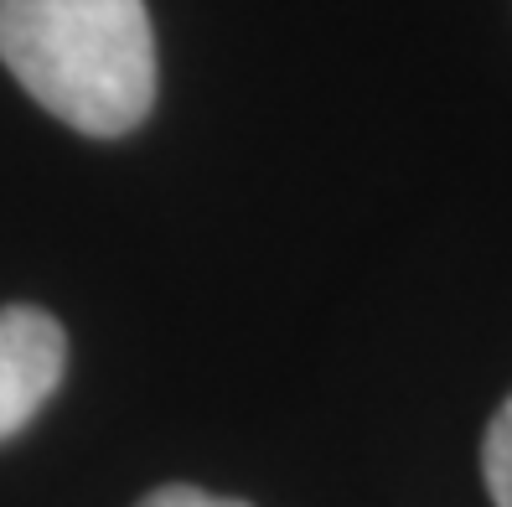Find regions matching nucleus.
Wrapping results in <instances>:
<instances>
[{
	"instance_id": "nucleus-1",
	"label": "nucleus",
	"mask_w": 512,
	"mask_h": 507,
	"mask_svg": "<svg viewBox=\"0 0 512 507\" xmlns=\"http://www.w3.org/2000/svg\"><path fill=\"white\" fill-rule=\"evenodd\" d=\"M0 63L63 125L114 140L156 104L145 0H0Z\"/></svg>"
},
{
	"instance_id": "nucleus-2",
	"label": "nucleus",
	"mask_w": 512,
	"mask_h": 507,
	"mask_svg": "<svg viewBox=\"0 0 512 507\" xmlns=\"http://www.w3.org/2000/svg\"><path fill=\"white\" fill-rule=\"evenodd\" d=\"M68 368V337L37 306L0 311V440L21 435L47 409Z\"/></svg>"
},
{
	"instance_id": "nucleus-3",
	"label": "nucleus",
	"mask_w": 512,
	"mask_h": 507,
	"mask_svg": "<svg viewBox=\"0 0 512 507\" xmlns=\"http://www.w3.org/2000/svg\"><path fill=\"white\" fill-rule=\"evenodd\" d=\"M481 471H487V492L497 507H512V394L487 425V445H481Z\"/></svg>"
},
{
	"instance_id": "nucleus-4",
	"label": "nucleus",
	"mask_w": 512,
	"mask_h": 507,
	"mask_svg": "<svg viewBox=\"0 0 512 507\" xmlns=\"http://www.w3.org/2000/svg\"><path fill=\"white\" fill-rule=\"evenodd\" d=\"M140 507H249V502L213 497V492H202V487H192V482H171V487H156Z\"/></svg>"
}]
</instances>
